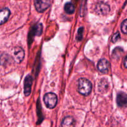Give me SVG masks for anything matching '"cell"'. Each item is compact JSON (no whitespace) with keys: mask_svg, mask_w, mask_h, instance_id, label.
<instances>
[{"mask_svg":"<svg viewBox=\"0 0 127 127\" xmlns=\"http://www.w3.org/2000/svg\"><path fill=\"white\" fill-rule=\"evenodd\" d=\"M64 11L66 12L67 14H72L75 11V7H74V4L72 2H68L65 4L64 6Z\"/></svg>","mask_w":127,"mask_h":127,"instance_id":"11","label":"cell"},{"mask_svg":"<svg viewBox=\"0 0 127 127\" xmlns=\"http://www.w3.org/2000/svg\"><path fill=\"white\" fill-rule=\"evenodd\" d=\"M43 101L47 108L53 109L57 105L58 97H57V95L54 93H48L44 95Z\"/></svg>","mask_w":127,"mask_h":127,"instance_id":"2","label":"cell"},{"mask_svg":"<svg viewBox=\"0 0 127 127\" xmlns=\"http://www.w3.org/2000/svg\"><path fill=\"white\" fill-rule=\"evenodd\" d=\"M93 85L91 81L86 78H80L78 83V91L81 95L87 96L91 93Z\"/></svg>","mask_w":127,"mask_h":127,"instance_id":"1","label":"cell"},{"mask_svg":"<svg viewBox=\"0 0 127 127\" xmlns=\"http://www.w3.org/2000/svg\"><path fill=\"white\" fill-rule=\"evenodd\" d=\"M84 32V28L83 27H80V28L78 29V33H77L76 35V40L78 41L81 40L82 38H83V33Z\"/></svg>","mask_w":127,"mask_h":127,"instance_id":"15","label":"cell"},{"mask_svg":"<svg viewBox=\"0 0 127 127\" xmlns=\"http://www.w3.org/2000/svg\"><path fill=\"white\" fill-rule=\"evenodd\" d=\"M35 33L37 35H40L42 32V24H38L35 26Z\"/></svg>","mask_w":127,"mask_h":127,"instance_id":"14","label":"cell"},{"mask_svg":"<svg viewBox=\"0 0 127 127\" xmlns=\"http://www.w3.org/2000/svg\"><path fill=\"white\" fill-rule=\"evenodd\" d=\"M120 38V34L119 32H117L116 33H114L112 36V41L114 43H115L116 42H117L119 40V38Z\"/></svg>","mask_w":127,"mask_h":127,"instance_id":"17","label":"cell"},{"mask_svg":"<svg viewBox=\"0 0 127 127\" xmlns=\"http://www.w3.org/2000/svg\"><path fill=\"white\" fill-rule=\"evenodd\" d=\"M24 51L19 47H15L12 51V57L17 63H21L24 58Z\"/></svg>","mask_w":127,"mask_h":127,"instance_id":"5","label":"cell"},{"mask_svg":"<svg viewBox=\"0 0 127 127\" xmlns=\"http://www.w3.org/2000/svg\"><path fill=\"white\" fill-rule=\"evenodd\" d=\"M117 50H118V52H117V51H116V50H114V51H113V55H112V56H113V58H117H117H120V57H121V55H122V53H120V52H122V51H123V50L121 48H118L117 47Z\"/></svg>","mask_w":127,"mask_h":127,"instance_id":"13","label":"cell"},{"mask_svg":"<svg viewBox=\"0 0 127 127\" xmlns=\"http://www.w3.org/2000/svg\"><path fill=\"white\" fill-rule=\"evenodd\" d=\"M10 14H11V11L7 7L2 8L0 12V24L1 25L7 21L9 19Z\"/></svg>","mask_w":127,"mask_h":127,"instance_id":"10","label":"cell"},{"mask_svg":"<svg viewBox=\"0 0 127 127\" xmlns=\"http://www.w3.org/2000/svg\"><path fill=\"white\" fill-rule=\"evenodd\" d=\"M108 87H109V83H108L107 81L103 78L101 81H100L99 85V90L102 93H104L107 91Z\"/></svg>","mask_w":127,"mask_h":127,"instance_id":"12","label":"cell"},{"mask_svg":"<svg viewBox=\"0 0 127 127\" xmlns=\"http://www.w3.org/2000/svg\"><path fill=\"white\" fill-rule=\"evenodd\" d=\"M109 67H110V63L106 59L102 58L98 62L97 69L100 73L107 74L109 72Z\"/></svg>","mask_w":127,"mask_h":127,"instance_id":"6","label":"cell"},{"mask_svg":"<svg viewBox=\"0 0 127 127\" xmlns=\"http://www.w3.org/2000/svg\"><path fill=\"white\" fill-rule=\"evenodd\" d=\"M75 120L71 116H66L63 119L61 127H75Z\"/></svg>","mask_w":127,"mask_h":127,"instance_id":"9","label":"cell"},{"mask_svg":"<svg viewBox=\"0 0 127 127\" xmlns=\"http://www.w3.org/2000/svg\"><path fill=\"white\" fill-rule=\"evenodd\" d=\"M117 103L120 107H127V94L124 93H120L117 96Z\"/></svg>","mask_w":127,"mask_h":127,"instance_id":"8","label":"cell"},{"mask_svg":"<svg viewBox=\"0 0 127 127\" xmlns=\"http://www.w3.org/2000/svg\"><path fill=\"white\" fill-rule=\"evenodd\" d=\"M32 78L30 74H28L27 76L26 77L24 80V94L26 96H29L31 93V87L32 85Z\"/></svg>","mask_w":127,"mask_h":127,"instance_id":"7","label":"cell"},{"mask_svg":"<svg viewBox=\"0 0 127 127\" xmlns=\"http://www.w3.org/2000/svg\"><path fill=\"white\" fill-rule=\"evenodd\" d=\"M110 11V8L109 5L105 2L100 1L95 4L94 7V11L96 14L99 15H105L107 14Z\"/></svg>","mask_w":127,"mask_h":127,"instance_id":"3","label":"cell"},{"mask_svg":"<svg viewBox=\"0 0 127 127\" xmlns=\"http://www.w3.org/2000/svg\"><path fill=\"white\" fill-rule=\"evenodd\" d=\"M121 30L123 33L127 34V19L124 20L121 24Z\"/></svg>","mask_w":127,"mask_h":127,"instance_id":"16","label":"cell"},{"mask_svg":"<svg viewBox=\"0 0 127 127\" xmlns=\"http://www.w3.org/2000/svg\"><path fill=\"white\" fill-rule=\"evenodd\" d=\"M34 5L38 12H43L49 7L50 0H35Z\"/></svg>","mask_w":127,"mask_h":127,"instance_id":"4","label":"cell"},{"mask_svg":"<svg viewBox=\"0 0 127 127\" xmlns=\"http://www.w3.org/2000/svg\"><path fill=\"white\" fill-rule=\"evenodd\" d=\"M124 65L125 68H127V56L125 57V60H124Z\"/></svg>","mask_w":127,"mask_h":127,"instance_id":"18","label":"cell"}]
</instances>
